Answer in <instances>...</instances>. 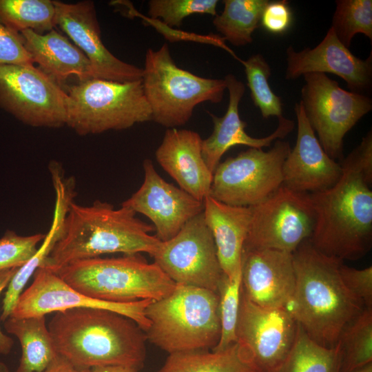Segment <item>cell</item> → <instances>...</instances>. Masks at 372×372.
Masks as SVG:
<instances>
[{"mask_svg":"<svg viewBox=\"0 0 372 372\" xmlns=\"http://www.w3.org/2000/svg\"><path fill=\"white\" fill-rule=\"evenodd\" d=\"M144 181L121 206L147 216L154 224L156 236L162 242L174 237L191 218L203 212L200 202L180 188L166 182L152 162H143Z\"/></svg>","mask_w":372,"mask_h":372,"instance_id":"cell-16","label":"cell"},{"mask_svg":"<svg viewBox=\"0 0 372 372\" xmlns=\"http://www.w3.org/2000/svg\"><path fill=\"white\" fill-rule=\"evenodd\" d=\"M66 125L85 136L122 130L152 120L142 81L90 79L66 86Z\"/></svg>","mask_w":372,"mask_h":372,"instance_id":"cell-8","label":"cell"},{"mask_svg":"<svg viewBox=\"0 0 372 372\" xmlns=\"http://www.w3.org/2000/svg\"><path fill=\"white\" fill-rule=\"evenodd\" d=\"M57 25L87 57L94 79L116 82L141 80L143 69L125 63L104 45L94 3L53 1Z\"/></svg>","mask_w":372,"mask_h":372,"instance_id":"cell-17","label":"cell"},{"mask_svg":"<svg viewBox=\"0 0 372 372\" xmlns=\"http://www.w3.org/2000/svg\"><path fill=\"white\" fill-rule=\"evenodd\" d=\"M152 301L115 303L94 299L72 288L54 272L39 267L33 275L31 285L20 295L10 317L45 316L79 307L101 309L131 318L145 332L149 326L145 309Z\"/></svg>","mask_w":372,"mask_h":372,"instance_id":"cell-15","label":"cell"},{"mask_svg":"<svg viewBox=\"0 0 372 372\" xmlns=\"http://www.w3.org/2000/svg\"><path fill=\"white\" fill-rule=\"evenodd\" d=\"M141 81L152 120L169 128L185 125L197 105L220 103L227 89L225 79L200 77L178 67L167 43L147 50Z\"/></svg>","mask_w":372,"mask_h":372,"instance_id":"cell-7","label":"cell"},{"mask_svg":"<svg viewBox=\"0 0 372 372\" xmlns=\"http://www.w3.org/2000/svg\"><path fill=\"white\" fill-rule=\"evenodd\" d=\"M146 338L169 354L213 349L220 336L219 295L180 284L145 309Z\"/></svg>","mask_w":372,"mask_h":372,"instance_id":"cell-5","label":"cell"},{"mask_svg":"<svg viewBox=\"0 0 372 372\" xmlns=\"http://www.w3.org/2000/svg\"><path fill=\"white\" fill-rule=\"evenodd\" d=\"M44 237L43 234L24 236L7 230L0 238V271L25 264L36 254Z\"/></svg>","mask_w":372,"mask_h":372,"instance_id":"cell-36","label":"cell"},{"mask_svg":"<svg viewBox=\"0 0 372 372\" xmlns=\"http://www.w3.org/2000/svg\"><path fill=\"white\" fill-rule=\"evenodd\" d=\"M251 209L243 250L274 249L293 254L312 236L316 216L307 193L282 185Z\"/></svg>","mask_w":372,"mask_h":372,"instance_id":"cell-11","label":"cell"},{"mask_svg":"<svg viewBox=\"0 0 372 372\" xmlns=\"http://www.w3.org/2000/svg\"><path fill=\"white\" fill-rule=\"evenodd\" d=\"M241 291V272L231 278L225 275L218 290L220 336L213 351L223 350L237 342L236 327Z\"/></svg>","mask_w":372,"mask_h":372,"instance_id":"cell-34","label":"cell"},{"mask_svg":"<svg viewBox=\"0 0 372 372\" xmlns=\"http://www.w3.org/2000/svg\"><path fill=\"white\" fill-rule=\"evenodd\" d=\"M229 92V104L225 115L218 117L209 113L214 128L211 135L202 141L201 152L209 170L213 174L223 154L231 147L238 145L253 148L269 147L278 139L285 138L294 128V121L285 118H278V125L270 135L254 138L245 132L247 123L239 116V103L245 91V86L237 78L229 74L225 76Z\"/></svg>","mask_w":372,"mask_h":372,"instance_id":"cell-21","label":"cell"},{"mask_svg":"<svg viewBox=\"0 0 372 372\" xmlns=\"http://www.w3.org/2000/svg\"><path fill=\"white\" fill-rule=\"evenodd\" d=\"M34 63L25 48L21 34L0 21V65H33Z\"/></svg>","mask_w":372,"mask_h":372,"instance_id":"cell-37","label":"cell"},{"mask_svg":"<svg viewBox=\"0 0 372 372\" xmlns=\"http://www.w3.org/2000/svg\"><path fill=\"white\" fill-rule=\"evenodd\" d=\"M202 139L189 130L168 129L156 151V158L180 188L204 202L209 195L213 174L201 152Z\"/></svg>","mask_w":372,"mask_h":372,"instance_id":"cell-22","label":"cell"},{"mask_svg":"<svg viewBox=\"0 0 372 372\" xmlns=\"http://www.w3.org/2000/svg\"><path fill=\"white\" fill-rule=\"evenodd\" d=\"M4 328L17 338L21 346V357L14 372H43L58 355L45 316L9 317L4 321Z\"/></svg>","mask_w":372,"mask_h":372,"instance_id":"cell-25","label":"cell"},{"mask_svg":"<svg viewBox=\"0 0 372 372\" xmlns=\"http://www.w3.org/2000/svg\"><path fill=\"white\" fill-rule=\"evenodd\" d=\"M0 372H10L7 366L1 362H0Z\"/></svg>","mask_w":372,"mask_h":372,"instance_id":"cell-44","label":"cell"},{"mask_svg":"<svg viewBox=\"0 0 372 372\" xmlns=\"http://www.w3.org/2000/svg\"><path fill=\"white\" fill-rule=\"evenodd\" d=\"M290 150L287 141L278 139L268 151L249 147L219 163L209 196L231 206L256 205L282 185V166Z\"/></svg>","mask_w":372,"mask_h":372,"instance_id":"cell-9","label":"cell"},{"mask_svg":"<svg viewBox=\"0 0 372 372\" xmlns=\"http://www.w3.org/2000/svg\"><path fill=\"white\" fill-rule=\"evenodd\" d=\"M54 273L79 293L115 303L158 300L176 287L155 262L148 263L139 254L79 260Z\"/></svg>","mask_w":372,"mask_h":372,"instance_id":"cell-6","label":"cell"},{"mask_svg":"<svg viewBox=\"0 0 372 372\" xmlns=\"http://www.w3.org/2000/svg\"><path fill=\"white\" fill-rule=\"evenodd\" d=\"M298 324L284 308H265L241 291L237 342L256 372H277L294 342Z\"/></svg>","mask_w":372,"mask_h":372,"instance_id":"cell-14","label":"cell"},{"mask_svg":"<svg viewBox=\"0 0 372 372\" xmlns=\"http://www.w3.org/2000/svg\"><path fill=\"white\" fill-rule=\"evenodd\" d=\"M242 292L255 304L287 308L295 290L293 254L274 249L243 250Z\"/></svg>","mask_w":372,"mask_h":372,"instance_id":"cell-20","label":"cell"},{"mask_svg":"<svg viewBox=\"0 0 372 372\" xmlns=\"http://www.w3.org/2000/svg\"><path fill=\"white\" fill-rule=\"evenodd\" d=\"M152 257L176 284L218 293L225 274L203 211L187 221L174 237L161 241Z\"/></svg>","mask_w":372,"mask_h":372,"instance_id":"cell-13","label":"cell"},{"mask_svg":"<svg viewBox=\"0 0 372 372\" xmlns=\"http://www.w3.org/2000/svg\"><path fill=\"white\" fill-rule=\"evenodd\" d=\"M20 34L34 62L63 88L70 76H75L79 81L94 78L91 63L85 54L54 29L45 34L31 30Z\"/></svg>","mask_w":372,"mask_h":372,"instance_id":"cell-24","label":"cell"},{"mask_svg":"<svg viewBox=\"0 0 372 372\" xmlns=\"http://www.w3.org/2000/svg\"><path fill=\"white\" fill-rule=\"evenodd\" d=\"M300 103L324 152L333 160L343 159L346 134L372 109L363 94L347 91L326 74H304Z\"/></svg>","mask_w":372,"mask_h":372,"instance_id":"cell-10","label":"cell"},{"mask_svg":"<svg viewBox=\"0 0 372 372\" xmlns=\"http://www.w3.org/2000/svg\"><path fill=\"white\" fill-rule=\"evenodd\" d=\"M43 372H90V369H80L58 355Z\"/></svg>","mask_w":372,"mask_h":372,"instance_id":"cell-41","label":"cell"},{"mask_svg":"<svg viewBox=\"0 0 372 372\" xmlns=\"http://www.w3.org/2000/svg\"><path fill=\"white\" fill-rule=\"evenodd\" d=\"M340 369L338 344L333 347H324L311 338L298 324L293 347L277 372H340Z\"/></svg>","mask_w":372,"mask_h":372,"instance_id":"cell-28","label":"cell"},{"mask_svg":"<svg viewBox=\"0 0 372 372\" xmlns=\"http://www.w3.org/2000/svg\"><path fill=\"white\" fill-rule=\"evenodd\" d=\"M292 254L296 285L287 310L311 338L333 347L365 308L341 278L342 260L322 254L309 239Z\"/></svg>","mask_w":372,"mask_h":372,"instance_id":"cell-3","label":"cell"},{"mask_svg":"<svg viewBox=\"0 0 372 372\" xmlns=\"http://www.w3.org/2000/svg\"><path fill=\"white\" fill-rule=\"evenodd\" d=\"M286 54L287 80H295L309 73H331L343 79L353 92L362 94L371 86V53L365 60L355 56L340 42L331 27L313 48L297 52L289 46Z\"/></svg>","mask_w":372,"mask_h":372,"instance_id":"cell-18","label":"cell"},{"mask_svg":"<svg viewBox=\"0 0 372 372\" xmlns=\"http://www.w3.org/2000/svg\"><path fill=\"white\" fill-rule=\"evenodd\" d=\"M340 372H352L372 361V309L364 310L344 329L337 342Z\"/></svg>","mask_w":372,"mask_h":372,"instance_id":"cell-31","label":"cell"},{"mask_svg":"<svg viewBox=\"0 0 372 372\" xmlns=\"http://www.w3.org/2000/svg\"><path fill=\"white\" fill-rule=\"evenodd\" d=\"M352 372H372V364H369L361 369L355 370Z\"/></svg>","mask_w":372,"mask_h":372,"instance_id":"cell-43","label":"cell"},{"mask_svg":"<svg viewBox=\"0 0 372 372\" xmlns=\"http://www.w3.org/2000/svg\"><path fill=\"white\" fill-rule=\"evenodd\" d=\"M48 327L58 355L78 369H139L143 364L145 332L133 320L116 312L88 307L57 311Z\"/></svg>","mask_w":372,"mask_h":372,"instance_id":"cell-2","label":"cell"},{"mask_svg":"<svg viewBox=\"0 0 372 372\" xmlns=\"http://www.w3.org/2000/svg\"><path fill=\"white\" fill-rule=\"evenodd\" d=\"M0 21L17 32L42 34L56 25V8L50 0H0Z\"/></svg>","mask_w":372,"mask_h":372,"instance_id":"cell-30","label":"cell"},{"mask_svg":"<svg viewBox=\"0 0 372 372\" xmlns=\"http://www.w3.org/2000/svg\"><path fill=\"white\" fill-rule=\"evenodd\" d=\"M203 214L214 238L221 269L231 278L241 272L243 247L251 222V207L228 205L208 195L204 200Z\"/></svg>","mask_w":372,"mask_h":372,"instance_id":"cell-23","label":"cell"},{"mask_svg":"<svg viewBox=\"0 0 372 372\" xmlns=\"http://www.w3.org/2000/svg\"><path fill=\"white\" fill-rule=\"evenodd\" d=\"M293 14L286 0L270 1L264 8L260 25L273 34H283L291 27Z\"/></svg>","mask_w":372,"mask_h":372,"instance_id":"cell-39","label":"cell"},{"mask_svg":"<svg viewBox=\"0 0 372 372\" xmlns=\"http://www.w3.org/2000/svg\"><path fill=\"white\" fill-rule=\"evenodd\" d=\"M19 268H12L0 271V294L8 285L10 280ZM14 344L13 340L3 333L0 328V355L8 354Z\"/></svg>","mask_w":372,"mask_h":372,"instance_id":"cell-40","label":"cell"},{"mask_svg":"<svg viewBox=\"0 0 372 372\" xmlns=\"http://www.w3.org/2000/svg\"><path fill=\"white\" fill-rule=\"evenodd\" d=\"M156 372H256L238 342L221 351L208 350L169 354Z\"/></svg>","mask_w":372,"mask_h":372,"instance_id":"cell-26","label":"cell"},{"mask_svg":"<svg viewBox=\"0 0 372 372\" xmlns=\"http://www.w3.org/2000/svg\"><path fill=\"white\" fill-rule=\"evenodd\" d=\"M66 91L33 65H0V107L32 127L66 125Z\"/></svg>","mask_w":372,"mask_h":372,"instance_id":"cell-12","label":"cell"},{"mask_svg":"<svg viewBox=\"0 0 372 372\" xmlns=\"http://www.w3.org/2000/svg\"><path fill=\"white\" fill-rule=\"evenodd\" d=\"M268 0H225L220 14L213 24L224 39L236 46L252 43V34L260 25L262 11Z\"/></svg>","mask_w":372,"mask_h":372,"instance_id":"cell-27","label":"cell"},{"mask_svg":"<svg viewBox=\"0 0 372 372\" xmlns=\"http://www.w3.org/2000/svg\"><path fill=\"white\" fill-rule=\"evenodd\" d=\"M331 28L347 48L356 34L372 40V1L337 0Z\"/></svg>","mask_w":372,"mask_h":372,"instance_id":"cell-33","label":"cell"},{"mask_svg":"<svg viewBox=\"0 0 372 372\" xmlns=\"http://www.w3.org/2000/svg\"><path fill=\"white\" fill-rule=\"evenodd\" d=\"M340 164L333 186L309 194L316 216L309 240L324 255L355 260L372 245L371 130Z\"/></svg>","mask_w":372,"mask_h":372,"instance_id":"cell-1","label":"cell"},{"mask_svg":"<svg viewBox=\"0 0 372 372\" xmlns=\"http://www.w3.org/2000/svg\"><path fill=\"white\" fill-rule=\"evenodd\" d=\"M66 216L67 211L65 208L56 207L54 209L50 229L45 234L41 245L38 247L36 254L17 269L7 287L3 300L1 321L4 322L10 317L27 282L37 269L43 265L50 254L54 245L61 235Z\"/></svg>","mask_w":372,"mask_h":372,"instance_id":"cell-29","label":"cell"},{"mask_svg":"<svg viewBox=\"0 0 372 372\" xmlns=\"http://www.w3.org/2000/svg\"><path fill=\"white\" fill-rule=\"evenodd\" d=\"M217 0H150L148 14L152 19H161L169 27H180L192 14L216 16Z\"/></svg>","mask_w":372,"mask_h":372,"instance_id":"cell-35","label":"cell"},{"mask_svg":"<svg viewBox=\"0 0 372 372\" xmlns=\"http://www.w3.org/2000/svg\"><path fill=\"white\" fill-rule=\"evenodd\" d=\"M340 274L346 287L364 307L372 309V267L358 269L342 262Z\"/></svg>","mask_w":372,"mask_h":372,"instance_id":"cell-38","label":"cell"},{"mask_svg":"<svg viewBox=\"0 0 372 372\" xmlns=\"http://www.w3.org/2000/svg\"><path fill=\"white\" fill-rule=\"evenodd\" d=\"M294 111L298 121L297 138L283 163L282 185L302 193L326 190L341 177V164L323 149L300 102L296 103Z\"/></svg>","mask_w":372,"mask_h":372,"instance_id":"cell-19","label":"cell"},{"mask_svg":"<svg viewBox=\"0 0 372 372\" xmlns=\"http://www.w3.org/2000/svg\"><path fill=\"white\" fill-rule=\"evenodd\" d=\"M245 68L247 86L254 105L259 109L262 117L268 118L282 116L283 105L281 98L271 89L269 78L271 68L260 54L250 56L246 61H240Z\"/></svg>","mask_w":372,"mask_h":372,"instance_id":"cell-32","label":"cell"},{"mask_svg":"<svg viewBox=\"0 0 372 372\" xmlns=\"http://www.w3.org/2000/svg\"><path fill=\"white\" fill-rule=\"evenodd\" d=\"M138 369L123 366H96L90 369V372H138Z\"/></svg>","mask_w":372,"mask_h":372,"instance_id":"cell-42","label":"cell"},{"mask_svg":"<svg viewBox=\"0 0 372 372\" xmlns=\"http://www.w3.org/2000/svg\"><path fill=\"white\" fill-rule=\"evenodd\" d=\"M154 229L126 207L115 209L100 200L83 206L73 201L61 235L41 267L55 272L70 262L107 254L152 256L161 242L149 234Z\"/></svg>","mask_w":372,"mask_h":372,"instance_id":"cell-4","label":"cell"}]
</instances>
